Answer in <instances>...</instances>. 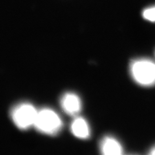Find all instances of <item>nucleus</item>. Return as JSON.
<instances>
[{
  "instance_id": "423d86ee",
  "label": "nucleus",
  "mask_w": 155,
  "mask_h": 155,
  "mask_svg": "<svg viewBox=\"0 0 155 155\" xmlns=\"http://www.w3.org/2000/svg\"><path fill=\"white\" fill-rule=\"evenodd\" d=\"M72 133L80 139H87L91 136V129L87 121L81 117L76 118L71 124Z\"/></svg>"
},
{
  "instance_id": "20e7f679",
  "label": "nucleus",
  "mask_w": 155,
  "mask_h": 155,
  "mask_svg": "<svg viewBox=\"0 0 155 155\" xmlns=\"http://www.w3.org/2000/svg\"><path fill=\"white\" fill-rule=\"evenodd\" d=\"M61 105L65 112L71 116L77 115L81 109V101L79 96L72 93H68L63 96Z\"/></svg>"
},
{
  "instance_id": "39448f33",
  "label": "nucleus",
  "mask_w": 155,
  "mask_h": 155,
  "mask_svg": "<svg viewBox=\"0 0 155 155\" xmlns=\"http://www.w3.org/2000/svg\"><path fill=\"white\" fill-rule=\"evenodd\" d=\"M100 149L101 154L105 155H120L123 154L122 145L113 137H105L101 140Z\"/></svg>"
},
{
  "instance_id": "7ed1b4c3",
  "label": "nucleus",
  "mask_w": 155,
  "mask_h": 155,
  "mask_svg": "<svg viewBox=\"0 0 155 155\" xmlns=\"http://www.w3.org/2000/svg\"><path fill=\"white\" fill-rule=\"evenodd\" d=\"M38 111L28 104H22L16 106L11 113L13 122L20 129H27L35 125Z\"/></svg>"
},
{
  "instance_id": "0eeeda50",
  "label": "nucleus",
  "mask_w": 155,
  "mask_h": 155,
  "mask_svg": "<svg viewBox=\"0 0 155 155\" xmlns=\"http://www.w3.org/2000/svg\"><path fill=\"white\" fill-rule=\"evenodd\" d=\"M142 16L146 20L155 22V7H149L144 10Z\"/></svg>"
},
{
  "instance_id": "f257e3e1",
  "label": "nucleus",
  "mask_w": 155,
  "mask_h": 155,
  "mask_svg": "<svg viewBox=\"0 0 155 155\" xmlns=\"http://www.w3.org/2000/svg\"><path fill=\"white\" fill-rule=\"evenodd\" d=\"M130 74L134 80L142 86L155 85V63L148 59H138L130 65Z\"/></svg>"
},
{
  "instance_id": "6e6552de",
  "label": "nucleus",
  "mask_w": 155,
  "mask_h": 155,
  "mask_svg": "<svg viewBox=\"0 0 155 155\" xmlns=\"http://www.w3.org/2000/svg\"><path fill=\"white\" fill-rule=\"evenodd\" d=\"M149 154L151 155H155V146L151 149V151L149 152Z\"/></svg>"
},
{
  "instance_id": "f03ea898",
  "label": "nucleus",
  "mask_w": 155,
  "mask_h": 155,
  "mask_svg": "<svg viewBox=\"0 0 155 155\" xmlns=\"http://www.w3.org/2000/svg\"><path fill=\"white\" fill-rule=\"evenodd\" d=\"M34 126L39 131L46 134H55L61 130L62 122L54 110L44 109L38 111Z\"/></svg>"
}]
</instances>
